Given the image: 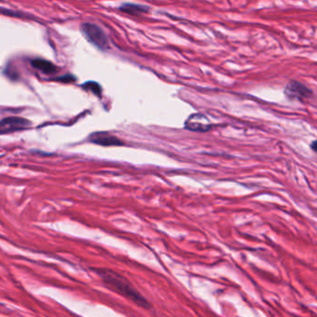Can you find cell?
Here are the masks:
<instances>
[{
    "instance_id": "cell-1",
    "label": "cell",
    "mask_w": 317,
    "mask_h": 317,
    "mask_svg": "<svg viewBox=\"0 0 317 317\" xmlns=\"http://www.w3.org/2000/svg\"><path fill=\"white\" fill-rule=\"evenodd\" d=\"M95 272L109 290L114 291L143 309L148 310L152 307L148 299L124 275L109 268H96Z\"/></svg>"
},
{
    "instance_id": "cell-2",
    "label": "cell",
    "mask_w": 317,
    "mask_h": 317,
    "mask_svg": "<svg viewBox=\"0 0 317 317\" xmlns=\"http://www.w3.org/2000/svg\"><path fill=\"white\" fill-rule=\"evenodd\" d=\"M81 30L85 38L96 48L101 50H107L109 48L108 37L101 27L94 23L85 22L81 25Z\"/></svg>"
},
{
    "instance_id": "cell-3",
    "label": "cell",
    "mask_w": 317,
    "mask_h": 317,
    "mask_svg": "<svg viewBox=\"0 0 317 317\" xmlns=\"http://www.w3.org/2000/svg\"><path fill=\"white\" fill-rule=\"evenodd\" d=\"M284 94L288 101L301 102L311 99L313 95L311 88L296 80H291L286 85Z\"/></svg>"
},
{
    "instance_id": "cell-4",
    "label": "cell",
    "mask_w": 317,
    "mask_h": 317,
    "mask_svg": "<svg viewBox=\"0 0 317 317\" xmlns=\"http://www.w3.org/2000/svg\"><path fill=\"white\" fill-rule=\"evenodd\" d=\"M32 125L29 120L21 117H8L0 121V134H10L24 130Z\"/></svg>"
},
{
    "instance_id": "cell-5",
    "label": "cell",
    "mask_w": 317,
    "mask_h": 317,
    "mask_svg": "<svg viewBox=\"0 0 317 317\" xmlns=\"http://www.w3.org/2000/svg\"><path fill=\"white\" fill-rule=\"evenodd\" d=\"M185 127L194 132H206L211 129V123L202 114H193L185 122Z\"/></svg>"
},
{
    "instance_id": "cell-6",
    "label": "cell",
    "mask_w": 317,
    "mask_h": 317,
    "mask_svg": "<svg viewBox=\"0 0 317 317\" xmlns=\"http://www.w3.org/2000/svg\"><path fill=\"white\" fill-rule=\"evenodd\" d=\"M90 141L95 143L97 145L111 147V146H122V142L108 132H97L92 134L89 137Z\"/></svg>"
},
{
    "instance_id": "cell-7",
    "label": "cell",
    "mask_w": 317,
    "mask_h": 317,
    "mask_svg": "<svg viewBox=\"0 0 317 317\" xmlns=\"http://www.w3.org/2000/svg\"><path fill=\"white\" fill-rule=\"evenodd\" d=\"M32 66L46 74H54L58 72V67L55 64L43 58H36L32 60Z\"/></svg>"
},
{
    "instance_id": "cell-8",
    "label": "cell",
    "mask_w": 317,
    "mask_h": 317,
    "mask_svg": "<svg viewBox=\"0 0 317 317\" xmlns=\"http://www.w3.org/2000/svg\"><path fill=\"white\" fill-rule=\"evenodd\" d=\"M120 11L130 15H138L141 13L148 12V8L147 6L139 5L135 3H124L120 7Z\"/></svg>"
},
{
    "instance_id": "cell-9",
    "label": "cell",
    "mask_w": 317,
    "mask_h": 317,
    "mask_svg": "<svg viewBox=\"0 0 317 317\" xmlns=\"http://www.w3.org/2000/svg\"><path fill=\"white\" fill-rule=\"evenodd\" d=\"M85 89L92 91L96 95L100 96L101 94V86L95 82H88L84 85Z\"/></svg>"
},
{
    "instance_id": "cell-10",
    "label": "cell",
    "mask_w": 317,
    "mask_h": 317,
    "mask_svg": "<svg viewBox=\"0 0 317 317\" xmlns=\"http://www.w3.org/2000/svg\"><path fill=\"white\" fill-rule=\"evenodd\" d=\"M311 148H312L314 152H316L317 153V140L312 141V144H311Z\"/></svg>"
}]
</instances>
